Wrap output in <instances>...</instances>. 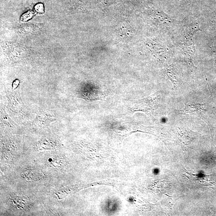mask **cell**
<instances>
[{"mask_svg": "<svg viewBox=\"0 0 216 216\" xmlns=\"http://www.w3.org/2000/svg\"><path fill=\"white\" fill-rule=\"evenodd\" d=\"M10 200L14 206H16L18 209H23L27 206V202H28L27 198L23 196L14 195Z\"/></svg>", "mask_w": 216, "mask_h": 216, "instance_id": "cell-1", "label": "cell"}, {"mask_svg": "<svg viewBox=\"0 0 216 216\" xmlns=\"http://www.w3.org/2000/svg\"><path fill=\"white\" fill-rule=\"evenodd\" d=\"M34 11L37 13L42 14L44 12L43 4L41 3H38L34 6Z\"/></svg>", "mask_w": 216, "mask_h": 216, "instance_id": "cell-2", "label": "cell"}, {"mask_svg": "<svg viewBox=\"0 0 216 216\" xmlns=\"http://www.w3.org/2000/svg\"><path fill=\"white\" fill-rule=\"evenodd\" d=\"M33 15V12L30 11L28 12L23 14V15L21 17V19L23 20L24 21H27V20L28 21V20L30 19L32 17Z\"/></svg>", "mask_w": 216, "mask_h": 216, "instance_id": "cell-3", "label": "cell"}]
</instances>
